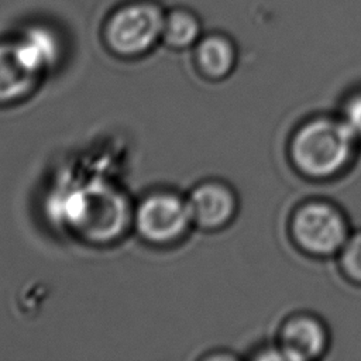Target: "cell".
Returning a JSON list of instances; mask_svg holds the SVG:
<instances>
[{"mask_svg": "<svg viewBox=\"0 0 361 361\" xmlns=\"http://www.w3.org/2000/svg\"><path fill=\"white\" fill-rule=\"evenodd\" d=\"M357 137L345 121L314 117L302 124L289 145L295 168L307 178L327 179L340 173L353 159Z\"/></svg>", "mask_w": 361, "mask_h": 361, "instance_id": "6da1fadb", "label": "cell"}, {"mask_svg": "<svg viewBox=\"0 0 361 361\" xmlns=\"http://www.w3.org/2000/svg\"><path fill=\"white\" fill-rule=\"evenodd\" d=\"M290 234L300 250L319 257L338 252L350 235L341 210L324 200L300 204L290 219Z\"/></svg>", "mask_w": 361, "mask_h": 361, "instance_id": "7a4b0ae2", "label": "cell"}, {"mask_svg": "<svg viewBox=\"0 0 361 361\" xmlns=\"http://www.w3.org/2000/svg\"><path fill=\"white\" fill-rule=\"evenodd\" d=\"M133 220L137 234L152 245L175 244L193 226L188 200L169 190L152 192L142 197Z\"/></svg>", "mask_w": 361, "mask_h": 361, "instance_id": "3957f363", "label": "cell"}, {"mask_svg": "<svg viewBox=\"0 0 361 361\" xmlns=\"http://www.w3.org/2000/svg\"><path fill=\"white\" fill-rule=\"evenodd\" d=\"M164 30V20L155 7L147 4L120 10L107 27L110 48L123 56H137L148 51Z\"/></svg>", "mask_w": 361, "mask_h": 361, "instance_id": "277c9868", "label": "cell"}, {"mask_svg": "<svg viewBox=\"0 0 361 361\" xmlns=\"http://www.w3.org/2000/svg\"><path fill=\"white\" fill-rule=\"evenodd\" d=\"M186 200L193 226L207 231L226 227L237 212V196L234 190L220 180H204L199 183Z\"/></svg>", "mask_w": 361, "mask_h": 361, "instance_id": "5b68a950", "label": "cell"}, {"mask_svg": "<svg viewBox=\"0 0 361 361\" xmlns=\"http://www.w3.org/2000/svg\"><path fill=\"white\" fill-rule=\"evenodd\" d=\"M329 345L324 323L307 313H299L285 320L279 331L278 347L288 361H310L319 358Z\"/></svg>", "mask_w": 361, "mask_h": 361, "instance_id": "8992f818", "label": "cell"}, {"mask_svg": "<svg viewBox=\"0 0 361 361\" xmlns=\"http://www.w3.org/2000/svg\"><path fill=\"white\" fill-rule=\"evenodd\" d=\"M41 76L25 68L14 44H0V104H13L28 97Z\"/></svg>", "mask_w": 361, "mask_h": 361, "instance_id": "52a82bcc", "label": "cell"}, {"mask_svg": "<svg viewBox=\"0 0 361 361\" xmlns=\"http://www.w3.org/2000/svg\"><path fill=\"white\" fill-rule=\"evenodd\" d=\"M196 62L207 79L220 80L231 73L235 65V49L227 38L212 35L197 45Z\"/></svg>", "mask_w": 361, "mask_h": 361, "instance_id": "ba28073f", "label": "cell"}, {"mask_svg": "<svg viewBox=\"0 0 361 361\" xmlns=\"http://www.w3.org/2000/svg\"><path fill=\"white\" fill-rule=\"evenodd\" d=\"M14 45L25 68L38 76H42L55 63L58 56L55 38L41 28L28 31Z\"/></svg>", "mask_w": 361, "mask_h": 361, "instance_id": "9c48e42d", "label": "cell"}, {"mask_svg": "<svg viewBox=\"0 0 361 361\" xmlns=\"http://www.w3.org/2000/svg\"><path fill=\"white\" fill-rule=\"evenodd\" d=\"M199 35L197 21L188 13L175 11L164 23L162 37L166 44L175 48L189 47Z\"/></svg>", "mask_w": 361, "mask_h": 361, "instance_id": "30bf717a", "label": "cell"}, {"mask_svg": "<svg viewBox=\"0 0 361 361\" xmlns=\"http://www.w3.org/2000/svg\"><path fill=\"white\" fill-rule=\"evenodd\" d=\"M338 252V262L344 275L350 281L361 283V231L348 235Z\"/></svg>", "mask_w": 361, "mask_h": 361, "instance_id": "8fae6325", "label": "cell"}, {"mask_svg": "<svg viewBox=\"0 0 361 361\" xmlns=\"http://www.w3.org/2000/svg\"><path fill=\"white\" fill-rule=\"evenodd\" d=\"M341 118L350 127L357 140H361V92L354 93L347 99Z\"/></svg>", "mask_w": 361, "mask_h": 361, "instance_id": "7c38bea8", "label": "cell"}]
</instances>
